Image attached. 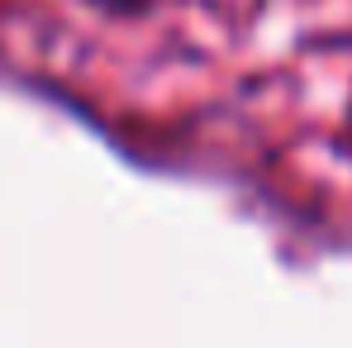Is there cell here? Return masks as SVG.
<instances>
[{
    "label": "cell",
    "mask_w": 352,
    "mask_h": 348,
    "mask_svg": "<svg viewBox=\"0 0 352 348\" xmlns=\"http://www.w3.org/2000/svg\"><path fill=\"white\" fill-rule=\"evenodd\" d=\"M100 5H110V10H138L143 0H100Z\"/></svg>",
    "instance_id": "1"
}]
</instances>
